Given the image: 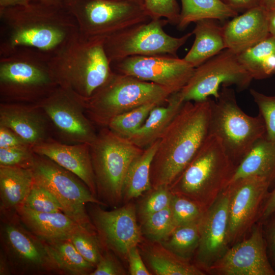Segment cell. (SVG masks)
<instances>
[{
  "label": "cell",
  "mask_w": 275,
  "mask_h": 275,
  "mask_svg": "<svg viewBox=\"0 0 275 275\" xmlns=\"http://www.w3.org/2000/svg\"><path fill=\"white\" fill-rule=\"evenodd\" d=\"M0 54L19 48L51 54L79 32L74 17L56 1L0 8Z\"/></svg>",
  "instance_id": "6da1fadb"
},
{
  "label": "cell",
  "mask_w": 275,
  "mask_h": 275,
  "mask_svg": "<svg viewBox=\"0 0 275 275\" xmlns=\"http://www.w3.org/2000/svg\"><path fill=\"white\" fill-rule=\"evenodd\" d=\"M211 102H185L164 131L151 162L152 189L169 187L202 147L210 134Z\"/></svg>",
  "instance_id": "7a4b0ae2"
},
{
  "label": "cell",
  "mask_w": 275,
  "mask_h": 275,
  "mask_svg": "<svg viewBox=\"0 0 275 275\" xmlns=\"http://www.w3.org/2000/svg\"><path fill=\"white\" fill-rule=\"evenodd\" d=\"M104 42V38L87 37L78 32L49 54V66L58 86L83 101L89 98L113 72Z\"/></svg>",
  "instance_id": "3957f363"
},
{
  "label": "cell",
  "mask_w": 275,
  "mask_h": 275,
  "mask_svg": "<svg viewBox=\"0 0 275 275\" xmlns=\"http://www.w3.org/2000/svg\"><path fill=\"white\" fill-rule=\"evenodd\" d=\"M236 168L221 139L210 133L169 187L172 194L188 198L207 209L228 186Z\"/></svg>",
  "instance_id": "277c9868"
},
{
  "label": "cell",
  "mask_w": 275,
  "mask_h": 275,
  "mask_svg": "<svg viewBox=\"0 0 275 275\" xmlns=\"http://www.w3.org/2000/svg\"><path fill=\"white\" fill-rule=\"evenodd\" d=\"M49 54L19 48L0 54V101L36 103L58 87Z\"/></svg>",
  "instance_id": "5b68a950"
},
{
  "label": "cell",
  "mask_w": 275,
  "mask_h": 275,
  "mask_svg": "<svg viewBox=\"0 0 275 275\" xmlns=\"http://www.w3.org/2000/svg\"><path fill=\"white\" fill-rule=\"evenodd\" d=\"M173 93L153 82L113 71L85 101V113L94 126L107 127L115 117L139 106L164 104Z\"/></svg>",
  "instance_id": "8992f818"
},
{
  "label": "cell",
  "mask_w": 275,
  "mask_h": 275,
  "mask_svg": "<svg viewBox=\"0 0 275 275\" xmlns=\"http://www.w3.org/2000/svg\"><path fill=\"white\" fill-rule=\"evenodd\" d=\"M90 148L97 194L107 204L118 206L123 201V186L128 170L144 149L107 127L100 129Z\"/></svg>",
  "instance_id": "52a82bcc"
},
{
  "label": "cell",
  "mask_w": 275,
  "mask_h": 275,
  "mask_svg": "<svg viewBox=\"0 0 275 275\" xmlns=\"http://www.w3.org/2000/svg\"><path fill=\"white\" fill-rule=\"evenodd\" d=\"M265 132L261 116L245 114L239 106L233 89L223 87L216 101L212 100L210 133L221 139L236 167Z\"/></svg>",
  "instance_id": "ba28073f"
},
{
  "label": "cell",
  "mask_w": 275,
  "mask_h": 275,
  "mask_svg": "<svg viewBox=\"0 0 275 275\" xmlns=\"http://www.w3.org/2000/svg\"><path fill=\"white\" fill-rule=\"evenodd\" d=\"M75 18L79 33L87 37L106 38L151 20L144 6L115 0H70L64 4Z\"/></svg>",
  "instance_id": "9c48e42d"
},
{
  "label": "cell",
  "mask_w": 275,
  "mask_h": 275,
  "mask_svg": "<svg viewBox=\"0 0 275 275\" xmlns=\"http://www.w3.org/2000/svg\"><path fill=\"white\" fill-rule=\"evenodd\" d=\"M32 170L34 181L53 194L60 204L62 212L82 227L96 230L86 205L104 203L96 198L78 177L48 157L36 153Z\"/></svg>",
  "instance_id": "30bf717a"
},
{
  "label": "cell",
  "mask_w": 275,
  "mask_h": 275,
  "mask_svg": "<svg viewBox=\"0 0 275 275\" xmlns=\"http://www.w3.org/2000/svg\"><path fill=\"white\" fill-rule=\"evenodd\" d=\"M164 18L151 20L133 25L104 38V48L111 63L131 56L170 55L178 50L192 36V32L180 37L167 34Z\"/></svg>",
  "instance_id": "8fae6325"
},
{
  "label": "cell",
  "mask_w": 275,
  "mask_h": 275,
  "mask_svg": "<svg viewBox=\"0 0 275 275\" xmlns=\"http://www.w3.org/2000/svg\"><path fill=\"white\" fill-rule=\"evenodd\" d=\"M1 250L11 272L17 274L60 273L45 242L29 230L17 214L3 215Z\"/></svg>",
  "instance_id": "7c38bea8"
},
{
  "label": "cell",
  "mask_w": 275,
  "mask_h": 275,
  "mask_svg": "<svg viewBox=\"0 0 275 275\" xmlns=\"http://www.w3.org/2000/svg\"><path fill=\"white\" fill-rule=\"evenodd\" d=\"M253 79L237 54L225 49L195 68L178 94L184 102L202 101L211 96L217 99L221 87L235 86L242 90L249 87Z\"/></svg>",
  "instance_id": "4fadbf2b"
},
{
  "label": "cell",
  "mask_w": 275,
  "mask_h": 275,
  "mask_svg": "<svg viewBox=\"0 0 275 275\" xmlns=\"http://www.w3.org/2000/svg\"><path fill=\"white\" fill-rule=\"evenodd\" d=\"M51 124L55 140L67 144H90L97 132L87 117L84 101L72 92L58 87L36 103Z\"/></svg>",
  "instance_id": "5bb4252c"
},
{
  "label": "cell",
  "mask_w": 275,
  "mask_h": 275,
  "mask_svg": "<svg viewBox=\"0 0 275 275\" xmlns=\"http://www.w3.org/2000/svg\"><path fill=\"white\" fill-rule=\"evenodd\" d=\"M271 185L263 177L249 176L228 185L230 246L244 238L258 223Z\"/></svg>",
  "instance_id": "9a60e30c"
},
{
  "label": "cell",
  "mask_w": 275,
  "mask_h": 275,
  "mask_svg": "<svg viewBox=\"0 0 275 275\" xmlns=\"http://www.w3.org/2000/svg\"><path fill=\"white\" fill-rule=\"evenodd\" d=\"M113 71L164 87L173 93L180 91L195 68L184 59L170 55L135 56L111 63Z\"/></svg>",
  "instance_id": "2e32d148"
},
{
  "label": "cell",
  "mask_w": 275,
  "mask_h": 275,
  "mask_svg": "<svg viewBox=\"0 0 275 275\" xmlns=\"http://www.w3.org/2000/svg\"><path fill=\"white\" fill-rule=\"evenodd\" d=\"M262 224L257 223L248 237L230 246L206 273L214 275H275L268 257Z\"/></svg>",
  "instance_id": "e0dca14e"
},
{
  "label": "cell",
  "mask_w": 275,
  "mask_h": 275,
  "mask_svg": "<svg viewBox=\"0 0 275 275\" xmlns=\"http://www.w3.org/2000/svg\"><path fill=\"white\" fill-rule=\"evenodd\" d=\"M91 213L101 242L109 250L127 259L129 250L138 246L142 240L134 205L128 203L111 211L96 206Z\"/></svg>",
  "instance_id": "ac0fdd59"
},
{
  "label": "cell",
  "mask_w": 275,
  "mask_h": 275,
  "mask_svg": "<svg viewBox=\"0 0 275 275\" xmlns=\"http://www.w3.org/2000/svg\"><path fill=\"white\" fill-rule=\"evenodd\" d=\"M228 204L226 187L200 221V238L194 264L206 273L230 247Z\"/></svg>",
  "instance_id": "d6986e66"
},
{
  "label": "cell",
  "mask_w": 275,
  "mask_h": 275,
  "mask_svg": "<svg viewBox=\"0 0 275 275\" xmlns=\"http://www.w3.org/2000/svg\"><path fill=\"white\" fill-rule=\"evenodd\" d=\"M0 125L11 129L32 146L54 139L48 117L36 103L1 102Z\"/></svg>",
  "instance_id": "ffe728a7"
},
{
  "label": "cell",
  "mask_w": 275,
  "mask_h": 275,
  "mask_svg": "<svg viewBox=\"0 0 275 275\" xmlns=\"http://www.w3.org/2000/svg\"><path fill=\"white\" fill-rule=\"evenodd\" d=\"M37 154L50 159L78 177L96 196L97 189L90 144H67L51 139L33 146Z\"/></svg>",
  "instance_id": "44dd1931"
},
{
  "label": "cell",
  "mask_w": 275,
  "mask_h": 275,
  "mask_svg": "<svg viewBox=\"0 0 275 275\" xmlns=\"http://www.w3.org/2000/svg\"><path fill=\"white\" fill-rule=\"evenodd\" d=\"M223 27L226 49L237 54L270 34L267 11L260 6L238 14Z\"/></svg>",
  "instance_id": "7402d4cb"
},
{
  "label": "cell",
  "mask_w": 275,
  "mask_h": 275,
  "mask_svg": "<svg viewBox=\"0 0 275 275\" xmlns=\"http://www.w3.org/2000/svg\"><path fill=\"white\" fill-rule=\"evenodd\" d=\"M17 214L29 230L44 240L69 238L85 228L62 212H38L22 207Z\"/></svg>",
  "instance_id": "603a6c76"
},
{
  "label": "cell",
  "mask_w": 275,
  "mask_h": 275,
  "mask_svg": "<svg viewBox=\"0 0 275 275\" xmlns=\"http://www.w3.org/2000/svg\"><path fill=\"white\" fill-rule=\"evenodd\" d=\"M34 182L32 169L0 166L1 212L13 215L23 206Z\"/></svg>",
  "instance_id": "cb8c5ba5"
},
{
  "label": "cell",
  "mask_w": 275,
  "mask_h": 275,
  "mask_svg": "<svg viewBox=\"0 0 275 275\" xmlns=\"http://www.w3.org/2000/svg\"><path fill=\"white\" fill-rule=\"evenodd\" d=\"M184 102L178 92L173 93L164 104L154 107L141 127L126 138L140 148H146L159 139Z\"/></svg>",
  "instance_id": "d4e9b609"
},
{
  "label": "cell",
  "mask_w": 275,
  "mask_h": 275,
  "mask_svg": "<svg viewBox=\"0 0 275 275\" xmlns=\"http://www.w3.org/2000/svg\"><path fill=\"white\" fill-rule=\"evenodd\" d=\"M216 20L205 19L196 22L193 30V44L183 59L196 68L226 49L223 27Z\"/></svg>",
  "instance_id": "484cf974"
},
{
  "label": "cell",
  "mask_w": 275,
  "mask_h": 275,
  "mask_svg": "<svg viewBox=\"0 0 275 275\" xmlns=\"http://www.w3.org/2000/svg\"><path fill=\"white\" fill-rule=\"evenodd\" d=\"M249 176L263 177L271 184L275 182V141L265 135L255 143L237 166L229 184Z\"/></svg>",
  "instance_id": "4316f807"
},
{
  "label": "cell",
  "mask_w": 275,
  "mask_h": 275,
  "mask_svg": "<svg viewBox=\"0 0 275 275\" xmlns=\"http://www.w3.org/2000/svg\"><path fill=\"white\" fill-rule=\"evenodd\" d=\"M142 250L145 260L156 275H204L206 272L189 260L166 249L160 242L150 241Z\"/></svg>",
  "instance_id": "83f0119b"
},
{
  "label": "cell",
  "mask_w": 275,
  "mask_h": 275,
  "mask_svg": "<svg viewBox=\"0 0 275 275\" xmlns=\"http://www.w3.org/2000/svg\"><path fill=\"white\" fill-rule=\"evenodd\" d=\"M159 139L144 149L131 163L123 186V201L128 202L152 189L150 169Z\"/></svg>",
  "instance_id": "f1b7e54d"
},
{
  "label": "cell",
  "mask_w": 275,
  "mask_h": 275,
  "mask_svg": "<svg viewBox=\"0 0 275 275\" xmlns=\"http://www.w3.org/2000/svg\"><path fill=\"white\" fill-rule=\"evenodd\" d=\"M237 56L253 79H263L274 75L275 37L269 34Z\"/></svg>",
  "instance_id": "f546056e"
},
{
  "label": "cell",
  "mask_w": 275,
  "mask_h": 275,
  "mask_svg": "<svg viewBox=\"0 0 275 275\" xmlns=\"http://www.w3.org/2000/svg\"><path fill=\"white\" fill-rule=\"evenodd\" d=\"M181 8L178 29H185L192 22L205 19L224 20L233 18L238 13L222 0H181Z\"/></svg>",
  "instance_id": "4dcf8cb0"
},
{
  "label": "cell",
  "mask_w": 275,
  "mask_h": 275,
  "mask_svg": "<svg viewBox=\"0 0 275 275\" xmlns=\"http://www.w3.org/2000/svg\"><path fill=\"white\" fill-rule=\"evenodd\" d=\"M44 241L60 273L90 275L94 270L95 266L80 255L69 238Z\"/></svg>",
  "instance_id": "1f68e13d"
},
{
  "label": "cell",
  "mask_w": 275,
  "mask_h": 275,
  "mask_svg": "<svg viewBox=\"0 0 275 275\" xmlns=\"http://www.w3.org/2000/svg\"><path fill=\"white\" fill-rule=\"evenodd\" d=\"M200 221L175 227L160 243L176 255L190 261L200 241Z\"/></svg>",
  "instance_id": "d6a6232c"
},
{
  "label": "cell",
  "mask_w": 275,
  "mask_h": 275,
  "mask_svg": "<svg viewBox=\"0 0 275 275\" xmlns=\"http://www.w3.org/2000/svg\"><path fill=\"white\" fill-rule=\"evenodd\" d=\"M159 105L147 104L119 115L110 121L107 127L116 134L127 138L141 127L151 111Z\"/></svg>",
  "instance_id": "836d02e7"
},
{
  "label": "cell",
  "mask_w": 275,
  "mask_h": 275,
  "mask_svg": "<svg viewBox=\"0 0 275 275\" xmlns=\"http://www.w3.org/2000/svg\"><path fill=\"white\" fill-rule=\"evenodd\" d=\"M142 235L151 242H160L174 229L170 206L141 220Z\"/></svg>",
  "instance_id": "e575fe53"
},
{
  "label": "cell",
  "mask_w": 275,
  "mask_h": 275,
  "mask_svg": "<svg viewBox=\"0 0 275 275\" xmlns=\"http://www.w3.org/2000/svg\"><path fill=\"white\" fill-rule=\"evenodd\" d=\"M170 208L174 228L200 221L207 210L188 198L173 194Z\"/></svg>",
  "instance_id": "d590c367"
},
{
  "label": "cell",
  "mask_w": 275,
  "mask_h": 275,
  "mask_svg": "<svg viewBox=\"0 0 275 275\" xmlns=\"http://www.w3.org/2000/svg\"><path fill=\"white\" fill-rule=\"evenodd\" d=\"M95 232V231L82 228L72 234L69 239L80 255L96 267L103 252Z\"/></svg>",
  "instance_id": "8d00e7d4"
},
{
  "label": "cell",
  "mask_w": 275,
  "mask_h": 275,
  "mask_svg": "<svg viewBox=\"0 0 275 275\" xmlns=\"http://www.w3.org/2000/svg\"><path fill=\"white\" fill-rule=\"evenodd\" d=\"M23 207L38 212H62L60 204L53 194L34 181Z\"/></svg>",
  "instance_id": "74e56055"
},
{
  "label": "cell",
  "mask_w": 275,
  "mask_h": 275,
  "mask_svg": "<svg viewBox=\"0 0 275 275\" xmlns=\"http://www.w3.org/2000/svg\"><path fill=\"white\" fill-rule=\"evenodd\" d=\"M35 156L31 145L0 148V166L32 169Z\"/></svg>",
  "instance_id": "f35d334b"
},
{
  "label": "cell",
  "mask_w": 275,
  "mask_h": 275,
  "mask_svg": "<svg viewBox=\"0 0 275 275\" xmlns=\"http://www.w3.org/2000/svg\"><path fill=\"white\" fill-rule=\"evenodd\" d=\"M172 197L169 187L151 189L140 204L138 213L141 220L169 207Z\"/></svg>",
  "instance_id": "ab89813d"
},
{
  "label": "cell",
  "mask_w": 275,
  "mask_h": 275,
  "mask_svg": "<svg viewBox=\"0 0 275 275\" xmlns=\"http://www.w3.org/2000/svg\"><path fill=\"white\" fill-rule=\"evenodd\" d=\"M250 92L263 119L265 136L275 141V95H267L253 89Z\"/></svg>",
  "instance_id": "60d3db41"
},
{
  "label": "cell",
  "mask_w": 275,
  "mask_h": 275,
  "mask_svg": "<svg viewBox=\"0 0 275 275\" xmlns=\"http://www.w3.org/2000/svg\"><path fill=\"white\" fill-rule=\"evenodd\" d=\"M144 7L151 19L164 18L177 25L180 9L177 0H145Z\"/></svg>",
  "instance_id": "b9f144b4"
},
{
  "label": "cell",
  "mask_w": 275,
  "mask_h": 275,
  "mask_svg": "<svg viewBox=\"0 0 275 275\" xmlns=\"http://www.w3.org/2000/svg\"><path fill=\"white\" fill-rule=\"evenodd\" d=\"M127 272L112 251L102 253L98 263L90 275H125Z\"/></svg>",
  "instance_id": "7bdbcfd3"
},
{
  "label": "cell",
  "mask_w": 275,
  "mask_h": 275,
  "mask_svg": "<svg viewBox=\"0 0 275 275\" xmlns=\"http://www.w3.org/2000/svg\"><path fill=\"white\" fill-rule=\"evenodd\" d=\"M127 259L129 264V272L130 274H152L144 264L138 246H134L129 250Z\"/></svg>",
  "instance_id": "ee69618b"
},
{
  "label": "cell",
  "mask_w": 275,
  "mask_h": 275,
  "mask_svg": "<svg viewBox=\"0 0 275 275\" xmlns=\"http://www.w3.org/2000/svg\"><path fill=\"white\" fill-rule=\"evenodd\" d=\"M27 145H31L13 130L7 127L0 125V148H11Z\"/></svg>",
  "instance_id": "f6af8a7d"
},
{
  "label": "cell",
  "mask_w": 275,
  "mask_h": 275,
  "mask_svg": "<svg viewBox=\"0 0 275 275\" xmlns=\"http://www.w3.org/2000/svg\"><path fill=\"white\" fill-rule=\"evenodd\" d=\"M275 213V185L268 192L264 202L259 215L258 223L263 224Z\"/></svg>",
  "instance_id": "bcb514c9"
},
{
  "label": "cell",
  "mask_w": 275,
  "mask_h": 275,
  "mask_svg": "<svg viewBox=\"0 0 275 275\" xmlns=\"http://www.w3.org/2000/svg\"><path fill=\"white\" fill-rule=\"evenodd\" d=\"M231 8L243 13L250 9L260 6V0H222Z\"/></svg>",
  "instance_id": "7dc6e473"
},
{
  "label": "cell",
  "mask_w": 275,
  "mask_h": 275,
  "mask_svg": "<svg viewBox=\"0 0 275 275\" xmlns=\"http://www.w3.org/2000/svg\"><path fill=\"white\" fill-rule=\"evenodd\" d=\"M272 220L268 226L265 239L267 248H269L271 257L275 264V217Z\"/></svg>",
  "instance_id": "c3c4849f"
},
{
  "label": "cell",
  "mask_w": 275,
  "mask_h": 275,
  "mask_svg": "<svg viewBox=\"0 0 275 275\" xmlns=\"http://www.w3.org/2000/svg\"><path fill=\"white\" fill-rule=\"evenodd\" d=\"M33 0H0V8L24 6Z\"/></svg>",
  "instance_id": "681fc988"
},
{
  "label": "cell",
  "mask_w": 275,
  "mask_h": 275,
  "mask_svg": "<svg viewBox=\"0 0 275 275\" xmlns=\"http://www.w3.org/2000/svg\"><path fill=\"white\" fill-rule=\"evenodd\" d=\"M11 269L8 262L2 251H1L0 274L8 275L11 274Z\"/></svg>",
  "instance_id": "f907efd6"
},
{
  "label": "cell",
  "mask_w": 275,
  "mask_h": 275,
  "mask_svg": "<svg viewBox=\"0 0 275 275\" xmlns=\"http://www.w3.org/2000/svg\"><path fill=\"white\" fill-rule=\"evenodd\" d=\"M269 34L275 37V8L267 11Z\"/></svg>",
  "instance_id": "816d5d0a"
},
{
  "label": "cell",
  "mask_w": 275,
  "mask_h": 275,
  "mask_svg": "<svg viewBox=\"0 0 275 275\" xmlns=\"http://www.w3.org/2000/svg\"><path fill=\"white\" fill-rule=\"evenodd\" d=\"M260 6L266 11L275 8V0H260Z\"/></svg>",
  "instance_id": "f5cc1de1"
},
{
  "label": "cell",
  "mask_w": 275,
  "mask_h": 275,
  "mask_svg": "<svg viewBox=\"0 0 275 275\" xmlns=\"http://www.w3.org/2000/svg\"><path fill=\"white\" fill-rule=\"evenodd\" d=\"M115 1H124V2H137L141 4H142L140 0H115ZM143 5V4H142ZM144 6V5H143Z\"/></svg>",
  "instance_id": "db71d44e"
},
{
  "label": "cell",
  "mask_w": 275,
  "mask_h": 275,
  "mask_svg": "<svg viewBox=\"0 0 275 275\" xmlns=\"http://www.w3.org/2000/svg\"><path fill=\"white\" fill-rule=\"evenodd\" d=\"M55 1L64 4L70 0H55Z\"/></svg>",
  "instance_id": "11a10c76"
},
{
  "label": "cell",
  "mask_w": 275,
  "mask_h": 275,
  "mask_svg": "<svg viewBox=\"0 0 275 275\" xmlns=\"http://www.w3.org/2000/svg\"><path fill=\"white\" fill-rule=\"evenodd\" d=\"M144 1H145V0H140V1L141 2V3L143 5H144Z\"/></svg>",
  "instance_id": "9f6ffc18"
},
{
  "label": "cell",
  "mask_w": 275,
  "mask_h": 275,
  "mask_svg": "<svg viewBox=\"0 0 275 275\" xmlns=\"http://www.w3.org/2000/svg\"><path fill=\"white\" fill-rule=\"evenodd\" d=\"M41 1H55V0H41Z\"/></svg>",
  "instance_id": "6f0895ef"
}]
</instances>
